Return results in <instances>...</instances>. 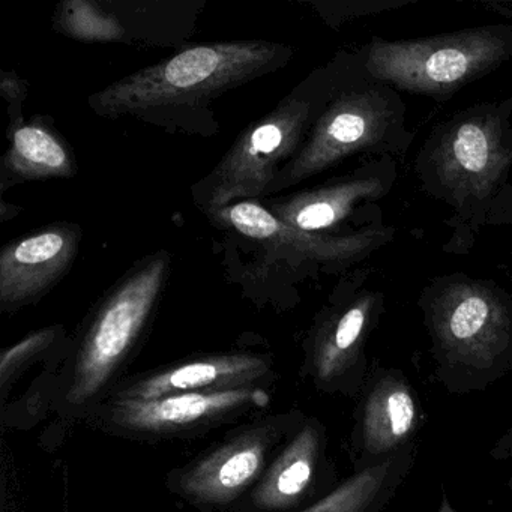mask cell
I'll return each instance as SVG.
<instances>
[{
  "instance_id": "1",
  "label": "cell",
  "mask_w": 512,
  "mask_h": 512,
  "mask_svg": "<svg viewBox=\"0 0 512 512\" xmlns=\"http://www.w3.org/2000/svg\"><path fill=\"white\" fill-rule=\"evenodd\" d=\"M413 172L421 190L449 209L442 250L469 254L512 176V95L473 104L434 125Z\"/></svg>"
},
{
  "instance_id": "2",
  "label": "cell",
  "mask_w": 512,
  "mask_h": 512,
  "mask_svg": "<svg viewBox=\"0 0 512 512\" xmlns=\"http://www.w3.org/2000/svg\"><path fill=\"white\" fill-rule=\"evenodd\" d=\"M368 76L362 50L343 53L323 71L310 94L292 95L238 137L214 172L197 190L200 205L214 212L271 193L278 173L298 154L325 107Z\"/></svg>"
},
{
  "instance_id": "3",
  "label": "cell",
  "mask_w": 512,
  "mask_h": 512,
  "mask_svg": "<svg viewBox=\"0 0 512 512\" xmlns=\"http://www.w3.org/2000/svg\"><path fill=\"white\" fill-rule=\"evenodd\" d=\"M289 56L287 47L268 41L203 44L112 83L89 104L112 118L194 106L280 68Z\"/></svg>"
},
{
  "instance_id": "4",
  "label": "cell",
  "mask_w": 512,
  "mask_h": 512,
  "mask_svg": "<svg viewBox=\"0 0 512 512\" xmlns=\"http://www.w3.org/2000/svg\"><path fill=\"white\" fill-rule=\"evenodd\" d=\"M418 307L446 373L476 377L512 368V296L496 281L439 275L422 289Z\"/></svg>"
},
{
  "instance_id": "5",
  "label": "cell",
  "mask_w": 512,
  "mask_h": 512,
  "mask_svg": "<svg viewBox=\"0 0 512 512\" xmlns=\"http://www.w3.org/2000/svg\"><path fill=\"white\" fill-rule=\"evenodd\" d=\"M415 133L407 125V107L388 83L362 77L325 107L298 154L278 173L271 193L307 181L355 155L404 157Z\"/></svg>"
},
{
  "instance_id": "6",
  "label": "cell",
  "mask_w": 512,
  "mask_h": 512,
  "mask_svg": "<svg viewBox=\"0 0 512 512\" xmlns=\"http://www.w3.org/2000/svg\"><path fill=\"white\" fill-rule=\"evenodd\" d=\"M361 50L374 80L443 101L512 62V23L410 40L373 38Z\"/></svg>"
},
{
  "instance_id": "7",
  "label": "cell",
  "mask_w": 512,
  "mask_h": 512,
  "mask_svg": "<svg viewBox=\"0 0 512 512\" xmlns=\"http://www.w3.org/2000/svg\"><path fill=\"white\" fill-rule=\"evenodd\" d=\"M169 272V254H152L113 287L80 349L70 392L74 403L97 394L133 349L160 301Z\"/></svg>"
},
{
  "instance_id": "8",
  "label": "cell",
  "mask_w": 512,
  "mask_h": 512,
  "mask_svg": "<svg viewBox=\"0 0 512 512\" xmlns=\"http://www.w3.org/2000/svg\"><path fill=\"white\" fill-rule=\"evenodd\" d=\"M209 215L220 226L233 229L257 244L331 274L359 265L395 238V227L383 221L347 235L304 232L287 226L254 200L238 202L209 212Z\"/></svg>"
},
{
  "instance_id": "9",
  "label": "cell",
  "mask_w": 512,
  "mask_h": 512,
  "mask_svg": "<svg viewBox=\"0 0 512 512\" xmlns=\"http://www.w3.org/2000/svg\"><path fill=\"white\" fill-rule=\"evenodd\" d=\"M397 179L395 158H373L347 175L272 203L269 211L293 229L337 235L334 230L349 221L362 227L383 221L377 202L391 194Z\"/></svg>"
},
{
  "instance_id": "10",
  "label": "cell",
  "mask_w": 512,
  "mask_h": 512,
  "mask_svg": "<svg viewBox=\"0 0 512 512\" xmlns=\"http://www.w3.org/2000/svg\"><path fill=\"white\" fill-rule=\"evenodd\" d=\"M371 274L373 269H356L338 284L314 340V370L320 380L364 364L368 335L385 310V295L367 286Z\"/></svg>"
},
{
  "instance_id": "11",
  "label": "cell",
  "mask_w": 512,
  "mask_h": 512,
  "mask_svg": "<svg viewBox=\"0 0 512 512\" xmlns=\"http://www.w3.org/2000/svg\"><path fill=\"white\" fill-rule=\"evenodd\" d=\"M80 239L79 226L62 223L5 245L0 251L2 310H19L43 298L70 271Z\"/></svg>"
},
{
  "instance_id": "12",
  "label": "cell",
  "mask_w": 512,
  "mask_h": 512,
  "mask_svg": "<svg viewBox=\"0 0 512 512\" xmlns=\"http://www.w3.org/2000/svg\"><path fill=\"white\" fill-rule=\"evenodd\" d=\"M418 427V404L403 376L382 371L364 401L359 445L367 464L382 460L413 443Z\"/></svg>"
},
{
  "instance_id": "13",
  "label": "cell",
  "mask_w": 512,
  "mask_h": 512,
  "mask_svg": "<svg viewBox=\"0 0 512 512\" xmlns=\"http://www.w3.org/2000/svg\"><path fill=\"white\" fill-rule=\"evenodd\" d=\"M265 406L269 398L260 389L248 386L214 392H184L157 400H122L115 410L119 424L131 430L169 431L215 418L250 403Z\"/></svg>"
},
{
  "instance_id": "14",
  "label": "cell",
  "mask_w": 512,
  "mask_h": 512,
  "mask_svg": "<svg viewBox=\"0 0 512 512\" xmlns=\"http://www.w3.org/2000/svg\"><path fill=\"white\" fill-rule=\"evenodd\" d=\"M268 434L250 431L212 452L182 475L185 496L205 503H226L244 491L265 466Z\"/></svg>"
},
{
  "instance_id": "15",
  "label": "cell",
  "mask_w": 512,
  "mask_h": 512,
  "mask_svg": "<svg viewBox=\"0 0 512 512\" xmlns=\"http://www.w3.org/2000/svg\"><path fill=\"white\" fill-rule=\"evenodd\" d=\"M268 371L265 359L253 355L209 356L161 371L124 391L122 400L151 401L184 392L241 388Z\"/></svg>"
},
{
  "instance_id": "16",
  "label": "cell",
  "mask_w": 512,
  "mask_h": 512,
  "mask_svg": "<svg viewBox=\"0 0 512 512\" xmlns=\"http://www.w3.org/2000/svg\"><path fill=\"white\" fill-rule=\"evenodd\" d=\"M10 148L2 161V187L14 182L73 178L76 158L49 122L32 119L8 128Z\"/></svg>"
},
{
  "instance_id": "17",
  "label": "cell",
  "mask_w": 512,
  "mask_h": 512,
  "mask_svg": "<svg viewBox=\"0 0 512 512\" xmlns=\"http://www.w3.org/2000/svg\"><path fill=\"white\" fill-rule=\"evenodd\" d=\"M416 446L365 464L328 496L302 512H383L415 463Z\"/></svg>"
},
{
  "instance_id": "18",
  "label": "cell",
  "mask_w": 512,
  "mask_h": 512,
  "mask_svg": "<svg viewBox=\"0 0 512 512\" xmlns=\"http://www.w3.org/2000/svg\"><path fill=\"white\" fill-rule=\"evenodd\" d=\"M320 439L316 425H307L296 434L257 488L254 494L257 506L284 509L295 505L307 493L319 463Z\"/></svg>"
},
{
  "instance_id": "19",
  "label": "cell",
  "mask_w": 512,
  "mask_h": 512,
  "mask_svg": "<svg viewBox=\"0 0 512 512\" xmlns=\"http://www.w3.org/2000/svg\"><path fill=\"white\" fill-rule=\"evenodd\" d=\"M55 23L61 34L85 43H115L125 37L122 23L91 0H67L59 5Z\"/></svg>"
},
{
  "instance_id": "20",
  "label": "cell",
  "mask_w": 512,
  "mask_h": 512,
  "mask_svg": "<svg viewBox=\"0 0 512 512\" xmlns=\"http://www.w3.org/2000/svg\"><path fill=\"white\" fill-rule=\"evenodd\" d=\"M416 0H355V2H341L332 5V13L323 14L332 26L341 25L350 20L361 19V17L377 16V14L389 13V11L400 10L413 4Z\"/></svg>"
},
{
  "instance_id": "21",
  "label": "cell",
  "mask_w": 512,
  "mask_h": 512,
  "mask_svg": "<svg viewBox=\"0 0 512 512\" xmlns=\"http://www.w3.org/2000/svg\"><path fill=\"white\" fill-rule=\"evenodd\" d=\"M55 335V329H43V331L29 335L25 340L20 341L19 344L4 352L2 361H0L2 382H5L8 379V374L13 373V370L20 367L23 362L28 361L31 356L37 355L44 347L49 346Z\"/></svg>"
},
{
  "instance_id": "22",
  "label": "cell",
  "mask_w": 512,
  "mask_h": 512,
  "mask_svg": "<svg viewBox=\"0 0 512 512\" xmlns=\"http://www.w3.org/2000/svg\"><path fill=\"white\" fill-rule=\"evenodd\" d=\"M0 91L10 104V125L25 121L22 118V103L26 100V94H28V85H26L25 80L20 79L14 71L13 73L2 71V74H0Z\"/></svg>"
},
{
  "instance_id": "23",
  "label": "cell",
  "mask_w": 512,
  "mask_h": 512,
  "mask_svg": "<svg viewBox=\"0 0 512 512\" xmlns=\"http://www.w3.org/2000/svg\"><path fill=\"white\" fill-rule=\"evenodd\" d=\"M487 227H511L512 229V176L502 193L494 200L487 218Z\"/></svg>"
},
{
  "instance_id": "24",
  "label": "cell",
  "mask_w": 512,
  "mask_h": 512,
  "mask_svg": "<svg viewBox=\"0 0 512 512\" xmlns=\"http://www.w3.org/2000/svg\"><path fill=\"white\" fill-rule=\"evenodd\" d=\"M490 455L496 460H512V428L497 440L496 445L490 449Z\"/></svg>"
},
{
  "instance_id": "25",
  "label": "cell",
  "mask_w": 512,
  "mask_h": 512,
  "mask_svg": "<svg viewBox=\"0 0 512 512\" xmlns=\"http://www.w3.org/2000/svg\"><path fill=\"white\" fill-rule=\"evenodd\" d=\"M440 512H455L454 509L449 505L448 500L443 499L442 506H440Z\"/></svg>"
},
{
  "instance_id": "26",
  "label": "cell",
  "mask_w": 512,
  "mask_h": 512,
  "mask_svg": "<svg viewBox=\"0 0 512 512\" xmlns=\"http://www.w3.org/2000/svg\"><path fill=\"white\" fill-rule=\"evenodd\" d=\"M509 488H511V491H512V476H511V479H509Z\"/></svg>"
},
{
  "instance_id": "27",
  "label": "cell",
  "mask_w": 512,
  "mask_h": 512,
  "mask_svg": "<svg viewBox=\"0 0 512 512\" xmlns=\"http://www.w3.org/2000/svg\"><path fill=\"white\" fill-rule=\"evenodd\" d=\"M511 281H512V278H511Z\"/></svg>"
}]
</instances>
